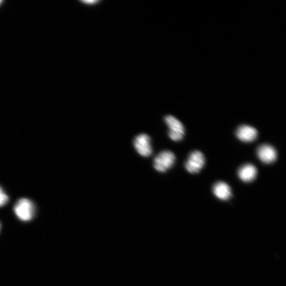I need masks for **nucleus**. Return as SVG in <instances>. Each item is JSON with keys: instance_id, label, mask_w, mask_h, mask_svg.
Masks as SVG:
<instances>
[{"instance_id": "obj_1", "label": "nucleus", "mask_w": 286, "mask_h": 286, "mask_svg": "<svg viewBox=\"0 0 286 286\" xmlns=\"http://www.w3.org/2000/svg\"><path fill=\"white\" fill-rule=\"evenodd\" d=\"M14 212L17 217L22 221H30L34 217L35 207L34 204L26 198H22L18 200L14 206Z\"/></svg>"}, {"instance_id": "obj_2", "label": "nucleus", "mask_w": 286, "mask_h": 286, "mask_svg": "<svg viewBox=\"0 0 286 286\" xmlns=\"http://www.w3.org/2000/svg\"><path fill=\"white\" fill-rule=\"evenodd\" d=\"M176 161V156L173 152L165 151L156 156L154 161V167L160 173H165L173 166Z\"/></svg>"}, {"instance_id": "obj_3", "label": "nucleus", "mask_w": 286, "mask_h": 286, "mask_svg": "<svg viewBox=\"0 0 286 286\" xmlns=\"http://www.w3.org/2000/svg\"><path fill=\"white\" fill-rule=\"evenodd\" d=\"M165 122L169 128V137L175 141L182 140L185 134L183 124L176 117L171 115L165 117Z\"/></svg>"}, {"instance_id": "obj_4", "label": "nucleus", "mask_w": 286, "mask_h": 286, "mask_svg": "<svg viewBox=\"0 0 286 286\" xmlns=\"http://www.w3.org/2000/svg\"><path fill=\"white\" fill-rule=\"evenodd\" d=\"M205 159L203 154L198 151L192 152L185 164L189 173L194 174L199 173L205 165Z\"/></svg>"}, {"instance_id": "obj_5", "label": "nucleus", "mask_w": 286, "mask_h": 286, "mask_svg": "<svg viewBox=\"0 0 286 286\" xmlns=\"http://www.w3.org/2000/svg\"><path fill=\"white\" fill-rule=\"evenodd\" d=\"M134 145L137 152L142 156L148 157L152 153L151 138L147 134L138 135L135 138Z\"/></svg>"}, {"instance_id": "obj_6", "label": "nucleus", "mask_w": 286, "mask_h": 286, "mask_svg": "<svg viewBox=\"0 0 286 286\" xmlns=\"http://www.w3.org/2000/svg\"><path fill=\"white\" fill-rule=\"evenodd\" d=\"M257 155L263 162L266 164L274 162L277 157L275 149L267 145L261 146L257 149Z\"/></svg>"}, {"instance_id": "obj_7", "label": "nucleus", "mask_w": 286, "mask_h": 286, "mask_svg": "<svg viewBox=\"0 0 286 286\" xmlns=\"http://www.w3.org/2000/svg\"><path fill=\"white\" fill-rule=\"evenodd\" d=\"M237 137L244 142H252L256 139L257 131L255 128L248 125H242L236 131Z\"/></svg>"}, {"instance_id": "obj_8", "label": "nucleus", "mask_w": 286, "mask_h": 286, "mask_svg": "<svg viewBox=\"0 0 286 286\" xmlns=\"http://www.w3.org/2000/svg\"><path fill=\"white\" fill-rule=\"evenodd\" d=\"M240 179L245 182L253 181L257 176V169L251 164H247L241 166L238 171Z\"/></svg>"}, {"instance_id": "obj_9", "label": "nucleus", "mask_w": 286, "mask_h": 286, "mask_svg": "<svg viewBox=\"0 0 286 286\" xmlns=\"http://www.w3.org/2000/svg\"><path fill=\"white\" fill-rule=\"evenodd\" d=\"M213 193L217 197L223 200L230 199L232 196L230 186L224 182H218L214 184Z\"/></svg>"}, {"instance_id": "obj_10", "label": "nucleus", "mask_w": 286, "mask_h": 286, "mask_svg": "<svg viewBox=\"0 0 286 286\" xmlns=\"http://www.w3.org/2000/svg\"><path fill=\"white\" fill-rule=\"evenodd\" d=\"M8 196L3 189L0 187V207L5 205L8 203Z\"/></svg>"}, {"instance_id": "obj_11", "label": "nucleus", "mask_w": 286, "mask_h": 286, "mask_svg": "<svg viewBox=\"0 0 286 286\" xmlns=\"http://www.w3.org/2000/svg\"><path fill=\"white\" fill-rule=\"evenodd\" d=\"M98 1H83L82 2V3H85V4H87L88 5L90 4H96L97 3H98Z\"/></svg>"}, {"instance_id": "obj_12", "label": "nucleus", "mask_w": 286, "mask_h": 286, "mask_svg": "<svg viewBox=\"0 0 286 286\" xmlns=\"http://www.w3.org/2000/svg\"><path fill=\"white\" fill-rule=\"evenodd\" d=\"M3 2L2 1H0V4H1V3H2Z\"/></svg>"}]
</instances>
